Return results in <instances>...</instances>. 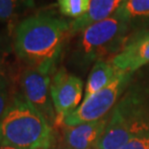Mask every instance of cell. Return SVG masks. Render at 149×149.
Segmentation results:
<instances>
[{"label": "cell", "instance_id": "7", "mask_svg": "<svg viewBox=\"0 0 149 149\" xmlns=\"http://www.w3.org/2000/svg\"><path fill=\"white\" fill-rule=\"evenodd\" d=\"M50 93L56 112V126H61L68 115L80 106L83 95V82L79 77L70 74L61 68L54 73Z\"/></svg>", "mask_w": 149, "mask_h": 149}, {"label": "cell", "instance_id": "5", "mask_svg": "<svg viewBox=\"0 0 149 149\" xmlns=\"http://www.w3.org/2000/svg\"><path fill=\"white\" fill-rule=\"evenodd\" d=\"M129 77L130 74L118 71L113 80L106 88L88 97V99H85L74 112L66 116L63 125L69 127L96 121L105 117L124 90Z\"/></svg>", "mask_w": 149, "mask_h": 149}, {"label": "cell", "instance_id": "10", "mask_svg": "<svg viewBox=\"0 0 149 149\" xmlns=\"http://www.w3.org/2000/svg\"><path fill=\"white\" fill-rule=\"evenodd\" d=\"M126 0H91L88 12L70 22V34L81 33L90 25L102 21L116 14Z\"/></svg>", "mask_w": 149, "mask_h": 149}, {"label": "cell", "instance_id": "12", "mask_svg": "<svg viewBox=\"0 0 149 149\" xmlns=\"http://www.w3.org/2000/svg\"><path fill=\"white\" fill-rule=\"evenodd\" d=\"M115 15L128 23L149 19V0H126Z\"/></svg>", "mask_w": 149, "mask_h": 149}, {"label": "cell", "instance_id": "1", "mask_svg": "<svg viewBox=\"0 0 149 149\" xmlns=\"http://www.w3.org/2000/svg\"><path fill=\"white\" fill-rule=\"evenodd\" d=\"M68 35L70 22L48 13H39L26 17L17 26L13 50L26 66L56 72Z\"/></svg>", "mask_w": 149, "mask_h": 149}, {"label": "cell", "instance_id": "9", "mask_svg": "<svg viewBox=\"0 0 149 149\" xmlns=\"http://www.w3.org/2000/svg\"><path fill=\"white\" fill-rule=\"evenodd\" d=\"M109 121V117L102 119L69 126L65 130L64 142L66 149H91L96 146Z\"/></svg>", "mask_w": 149, "mask_h": 149}, {"label": "cell", "instance_id": "6", "mask_svg": "<svg viewBox=\"0 0 149 149\" xmlns=\"http://www.w3.org/2000/svg\"><path fill=\"white\" fill-rule=\"evenodd\" d=\"M54 73L47 69L26 66L19 76L21 93L52 127L56 126L57 118L50 93Z\"/></svg>", "mask_w": 149, "mask_h": 149}, {"label": "cell", "instance_id": "11", "mask_svg": "<svg viewBox=\"0 0 149 149\" xmlns=\"http://www.w3.org/2000/svg\"><path fill=\"white\" fill-rule=\"evenodd\" d=\"M117 73L118 71L111 63L101 59L97 60L88 75L87 86L85 88L84 100L106 88L113 80Z\"/></svg>", "mask_w": 149, "mask_h": 149}, {"label": "cell", "instance_id": "4", "mask_svg": "<svg viewBox=\"0 0 149 149\" xmlns=\"http://www.w3.org/2000/svg\"><path fill=\"white\" fill-rule=\"evenodd\" d=\"M128 26V22L116 15L90 25L81 32L80 54L93 60L116 51L123 43Z\"/></svg>", "mask_w": 149, "mask_h": 149}, {"label": "cell", "instance_id": "8", "mask_svg": "<svg viewBox=\"0 0 149 149\" xmlns=\"http://www.w3.org/2000/svg\"><path fill=\"white\" fill-rule=\"evenodd\" d=\"M149 63V32H144L126 42L112 58L117 71L131 74Z\"/></svg>", "mask_w": 149, "mask_h": 149}, {"label": "cell", "instance_id": "3", "mask_svg": "<svg viewBox=\"0 0 149 149\" xmlns=\"http://www.w3.org/2000/svg\"><path fill=\"white\" fill-rule=\"evenodd\" d=\"M149 127V115L134 94L123 97L113 108L96 149H120L139 132Z\"/></svg>", "mask_w": 149, "mask_h": 149}, {"label": "cell", "instance_id": "16", "mask_svg": "<svg viewBox=\"0 0 149 149\" xmlns=\"http://www.w3.org/2000/svg\"><path fill=\"white\" fill-rule=\"evenodd\" d=\"M120 149H149V127L132 137Z\"/></svg>", "mask_w": 149, "mask_h": 149}, {"label": "cell", "instance_id": "13", "mask_svg": "<svg viewBox=\"0 0 149 149\" xmlns=\"http://www.w3.org/2000/svg\"><path fill=\"white\" fill-rule=\"evenodd\" d=\"M33 6L34 0H0V21H11Z\"/></svg>", "mask_w": 149, "mask_h": 149}, {"label": "cell", "instance_id": "2", "mask_svg": "<svg viewBox=\"0 0 149 149\" xmlns=\"http://www.w3.org/2000/svg\"><path fill=\"white\" fill-rule=\"evenodd\" d=\"M54 143V127L23 94L15 93L0 119V145L17 149H51Z\"/></svg>", "mask_w": 149, "mask_h": 149}, {"label": "cell", "instance_id": "17", "mask_svg": "<svg viewBox=\"0 0 149 149\" xmlns=\"http://www.w3.org/2000/svg\"><path fill=\"white\" fill-rule=\"evenodd\" d=\"M13 46L11 45L9 38L4 34H0V51L11 52Z\"/></svg>", "mask_w": 149, "mask_h": 149}, {"label": "cell", "instance_id": "15", "mask_svg": "<svg viewBox=\"0 0 149 149\" xmlns=\"http://www.w3.org/2000/svg\"><path fill=\"white\" fill-rule=\"evenodd\" d=\"M10 81L6 73L0 74V119L5 113L12 100Z\"/></svg>", "mask_w": 149, "mask_h": 149}, {"label": "cell", "instance_id": "18", "mask_svg": "<svg viewBox=\"0 0 149 149\" xmlns=\"http://www.w3.org/2000/svg\"><path fill=\"white\" fill-rule=\"evenodd\" d=\"M10 52L7 51H0V74L5 73V66H6V59Z\"/></svg>", "mask_w": 149, "mask_h": 149}, {"label": "cell", "instance_id": "14", "mask_svg": "<svg viewBox=\"0 0 149 149\" xmlns=\"http://www.w3.org/2000/svg\"><path fill=\"white\" fill-rule=\"evenodd\" d=\"M60 13L74 19L83 17L88 12L91 0H56Z\"/></svg>", "mask_w": 149, "mask_h": 149}, {"label": "cell", "instance_id": "19", "mask_svg": "<svg viewBox=\"0 0 149 149\" xmlns=\"http://www.w3.org/2000/svg\"><path fill=\"white\" fill-rule=\"evenodd\" d=\"M0 149H17L12 146H7V145H0Z\"/></svg>", "mask_w": 149, "mask_h": 149}]
</instances>
